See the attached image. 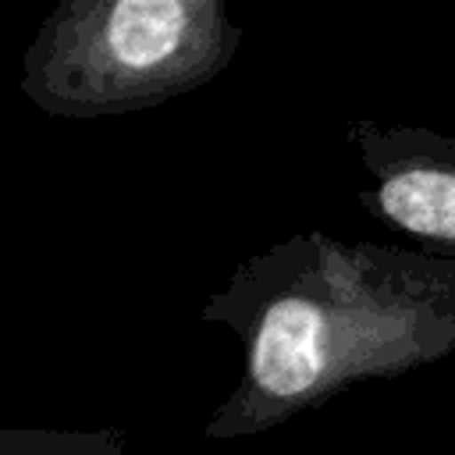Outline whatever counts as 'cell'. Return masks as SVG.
Listing matches in <instances>:
<instances>
[{
  "instance_id": "1",
  "label": "cell",
  "mask_w": 455,
  "mask_h": 455,
  "mask_svg": "<svg viewBox=\"0 0 455 455\" xmlns=\"http://www.w3.org/2000/svg\"><path fill=\"white\" fill-rule=\"evenodd\" d=\"M206 316L245 338V377L210 437L252 434L359 377L444 355L455 345V259L302 235L242 267Z\"/></svg>"
},
{
  "instance_id": "3",
  "label": "cell",
  "mask_w": 455,
  "mask_h": 455,
  "mask_svg": "<svg viewBox=\"0 0 455 455\" xmlns=\"http://www.w3.org/2000/svg\"><path fill=\"white\" fill-rule=\"evenodd\" d=\"M359 149L373 174L363 203L391 228L455 256V139L398 128L355 124Z\"/></svg>"
},
{
  "instance_id": "2",
  "label": "cell",
  "mask_w": 455,
  "mask_h": 455,
  "mask_svg": "<svg viewBox=\"0 0 455 455\" xmlns=\"http://www.w3.org/2000/svg\"><path fill=\"white\" fill-rule=\"evenodd\" d=\"M238 28L217 0H75L25 53V92L60 117L164 103L220 71Z\"/></svg>"
}]
</instances>
